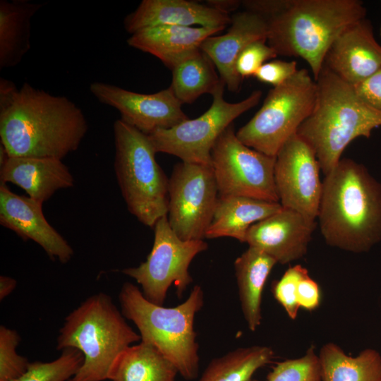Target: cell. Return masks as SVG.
I'll use <instances>...</instances> for the list:
<instances>
[{
  "label": "cell",
  "mask_w": 381,
  "mask_h": 381,
  "mask_svg": "<svg viewBox=\"0 0 381 381\" xmlns=\"http://www.w3.org/2000/svg\"><path fill=\"white\" fill-rule=\"evenodd\" d=\"M242 5L266 20L267 43L277 55L305 60L315 80L333 42L367 14L359 0H247Z\"/></svg>",
  "instance_id": "1"
},
{
  "label": "cell",
  "mask_w": 381,
  "mask_h": 381,
  "mask_svg": "<svg viewBox=\"0 0 381 381\" xmlns=\"http://www.w3.org/2000/svg\"><path fill=\"white\" fill-rule=\"evenodd\" d=\"M87 131V121L77 104L28 83L0 111L1 145L9 157L62 160L78 150Z\"/></svg>",
  "instance_id": "2"
},
{
  "label": "cell",
  "mask_w": 381,
  "mask_h": 381,
  "mask_svg": "<svg viewBox=\"0 0 381 381\" xmlns=\"http://www.w3.org/2000/svg\"><path fill=\"white\" fill-rule=\"evenodd\" d=\"M317 219L329 246L368 252L381 241V183L362 164L341 158L322 180Z\"/></svg>",
  "instance_id": "3"
},
{
  "label": "cell",
  "mask_w": 381,
  "mask_h": 381,
  "mask_svg": "<svg viewBox=\"0 0 381 381\" xmlns=\"http://www.w3.org/2000/svg\"><path fill=\"white\" fill-rule=\"evenodd\" d=\"M315 81L313 109L296 134L313 150L326 176L353 140L369 138L373 131L381 126V111L365 103L353 86L324 66Z\"/></svg>",
  "instance_id": "4"
},
{
  "label": "cell",
  "mask_w": 381,
  "mask_h": 381,
  "mask_svg": "<svg viewBox=\"0 0 381 381\" xmlns=\"http://www.w3.org/2000/svg\"><path fill=\"white\" fill-rule=\"evenodd\" d=\"M125 318L112 298L102 292L86 298L66 317L56 349L73 348L84 356L79 370L68 381L109 380L118 356L141 340Z\"/></svg>",
  "instance_id": "5"
},
{
  "label": "cell",
  "mask_w": 381,
  "mask_h": 381,
  "mask_svg": "<svg viewBox=\"0 0 381 381\" xmlns=\"http://www.w3.org/2000/svg\"><path fill=\"white\" fill-rule=\"evenodd\" d=\"M203 296L201 286L196 285L183 303L166 308L147 300L130 282L122 285L119 295L121 311L137 327L141 341L159 349L188 380L198 375V344L193 323L203 306Z\"/></svg>",
  "instance_id": "6"
},
{
  "label": "cell",
  "mask_w": 381,
  "mask_h": 381,
  "mask_svg": "<svg viewBox=\"0 0 381 381\" xmlns=\"http://www.w3.org/2000/svg\"><path fill=\"white\" fill-rule=\"evenodd\" d=\"M114 171L129 212L154 227L168 213L169 179L157 163L148 135L121 119L114 123Z\"/></svg>",
  "instance_id": "7"
},
{
  "label": "cell",
  "mask_w": 381,
  "mask_h": 381,
  "mask_svg": "<svg viewBox=\"0 0 381 381\" xmlns=\"http://www.w3.org/2000/svg\"><path fill=\"white\" fill-rule=\"evenodd\" d=\"M317 93L316 81L306 68L268 92L262 107L236 133L246 145L276 157L310 116Z\"/></svg>",
  "instance_id": "8"
},
{
  "label": "cell",
  "mask_w": 381,
  "mask_h": 381,
  "mask_svg": "<svg viewBox=\"0 0 381 381\" xmlns=\"http://www.w3.org/2000/svg\"><path fill=\"white\" fill-rule=\"evenodd\" d=\"M222 80L211 95L210 107L199 117L181 122L168 129H157L148 135L156 151L179 157L181 162L211 165V151L219 136L234 119L255 107L262 97L253 91L243 100H225Z\"/></svg>",
  "instance_id": "9"
},
{
  "label": "cell",
  "mask_w": 381,
  "mask_h": 381,
  "mask_svg": "<svg viewBox=\"0 0 381 381\" xmlns=\"http://www.w3.org/2000/svg\"><path fill=\"white\" fill-rule=\"evenodd\" d=\"M275 160L276 157L243 144L231 124L211 151L219 197L241 196L279 202L274 182Z\"/></svg>",
  "instance_id": "10"
},
{
  "label": "cell",
  "mask_w": 381,
  "mask_h": 381,
  "mask_svg": "<svg viewBox=\"0 0 381 381\" xmlns=\"http://www.w3.org/2000/svg\"><path fill=\"white\" fill-rule=\"evenodd\" d=\"M153 228L154 243L146 260L121 272L141 286L147 300L163 306L172 284L181 297L192 283L190 264L198 254L207 249L208 245L203 240L181 239L171 229L167 216L161 217Z\"/></svg>",
  "instance_id": "11"
},
{
  "label": "cell",
  "mask_w": 381,
  "mask_h": 381,
  "mask_svg": "<svg viewBox=\"0 0 381 381\" xmlns=\"http://www.w3.org/2000/svg\"><path fill=\"white\" fill-rule=\"evenodd\" d=\"M169 225L182 240H203L214 215L219 193L211 165L181 162L168 186Z\"/></svg>",
  "instance_id": "12"
},
{
  "label": "cell",
  "mask_w": 381,
  "mask_h": 381,
  "mask_svg": "<svg viewBox=\"0 0 381 381\" xmlns=\"http://www.w3.org/2000/svg\"><path fill=\"white\" fill-rule=\"evenodd\" d=\"M320 171L311 147L297 134L290 138L277 154L274 165L281 205L316 219L322 190Z\"/></svg>",
  "instance_id": "13"
},
{
  "label": "cell",
  "mask_w": 381,
  "mask_h": 381,
  "mask_svg": "<svg viewBox=\"0 0 381 381\" xmlns=\"http://www.w3.org/2000/svg\"><path fill=\"white\" fill-rule=\"evenodd\" d=\"M90 90L101 103L116 109L121 120L147 135L157 129L171 128L189 119L170 87L143 94L107 83L93 82Z\"/></svg>",
  "instance_id": "14"
},
{
  "label": "cell",
  "mask_w": 381,
  "mask_h": 381,
  "mask_svg": "<svg viewBox=\"0 0 381 381\" xmlns=\"http://www.w3.org/2000/svg\"><path fill=\"white\" fill-rule=\"evenodd\" d=\"M315 219L293 209L278 212L252 225L246 234L248 246L258 248L285 265L302 258L313 231Z\"/></svg>",
  "instance_id": "15"
},
{
  "label": "cell",
  "mask_w": 381,
  "mask_h": 381,
  "mask_svg": "<svg viewBox=\"0 0 381 381\" xmlns=\"http://www.w3.org/2000/svg\"><path fill=\"white\" fill-rule=\"evenodd\" d=\"M42 203L28 196L13 193L6 184L0 185V224L23 241L37 243L52 260L68 262L73 250L46 219Z\"/></svg>",
  "instance_id": "16"
},
{
  "label": "cell",
  "mask_w": 381,
  "mask_h": 381,
  "mask_svg": "<svg viewBox=\"0 0 381 381\" xmlns=\"http://www.w3.org/2000/svg\"><path fill=\"white\" fill-rule=\"evenodd\" d=\"M323 66L351 86L380 70L381 45L370 21L365 18L345 29L329 47Z\"/></svg>",
  "instance_id": "17"
},
{
  "label": "cell",
  "mask_w": 381,
  "mask_h": 381,
  "mask_svg": "<svg viewBox=\"0 0 381 381\" xmlns=\"http://www.w3.org/2000/svg\"><path fill=\"white\" fill-rule=\"evenodd\" d=\"M229 30L219 36H210L200 49L211 59L228 90L237 92L243 78L236 70L237 59L250 43L266 40L267 25L260 14L245 10L231 16Z\"/></svg>",
  "instance_id": "18"
},
{
  "label": "cell",
  "mask_w": 381,
  "mask_h": 381,
  "mask_svg": "<svg viewBox=\"0 0 381 381\" xmlns=\"http://www.w3.org/2000/svg\"><path fill=\"white\" fill-rule=\"evenodd\" d=\"M230 23L229 14L186 0H143L123 20L125 30L131 35L159 25H198L221 31Z\"/></svg>",
  "instance_id": "19"
},
{
  "label": "cell",
  "mask_w": 381,
  "mask_h": 381,
  "mask_svg": "<svg viewBox=\"0 0 381 381\" xmlns=\"http://www.w3.org/2000/svg\"><path fill=\"white\" fill-rule=\"evenodd\" d=\"M1 183H13L28 197L44 203L57 190L74 185V178L61 159L8 157L0 165Z\"/></svg>",
  "instance_id": "20"
},
{
  "label": "cell",
  "mask_w": 381,
  "mask_h": 381,
  "mask_svg": "<svg viewBox=\"0 0 381 381\" xmlns=\"http://www.w3.org/2000/svg\"><path fill=\"white\" fill-rule=\"evenodd\" d=\"M219 32L205 27L159 25L143 29L127 40L129 46L158 58L171 70L200 49L204 40Z\"/></svg>",
  "instance_id": "21"
},
{
  "label": "cell",
  "mask_w": 381,
  "mask_h": 381,
  "mask_svg": "<svg viewBox=\"0 0 381 381\" xmlns=\"http://www.w3.org/2000/svg\"><path fill=\"white\" fill-rule=\"evenodd\" d=\"M279 202L241 196L219 197L206 238L231 237L246 242L247 232L254 224L278 212Z\"/></svg>",
  "instance_id": "22"
},
{
  "label": "cell",
  "mask_w": 381,
  "mask_h": 381,
  "mask_svg": "<svg viewBox=\"0 0 381 381\" xmlns=\"http://www.w3.org/2000/svg\"><path fill=\"white\" fill-rule=\"evenodd\" d=\"M277 263L272 257L250 246L234 262L242 312L248 327L252 332L255 331L260 325L263 289Z\"/></svg>",
  "instance_id": "23"
},
{
  "label": "cell",
  "mask_w": 381,
  "mask_h": 381,
  "mask_svg": "<svg viewBox=\"0 0 381 381\" xmlns=\"http://www.w3.org/2000/svg\"><path fill=\"white\" fill-rule=\"evenodd\" d=\"M42 4L0 1V68L18 65L30 49L31 21Z\"/></svg>",
  "instance_id": "24"
},
{
  "label": "cell",
  "mask_w": 381,
  "mask_h": 381,
  "mask_svg": "<svg viewBox=\"0 0 381 381\" xmlns=\"http://www.w3.org/2000/svg\"><path fill=\"white\" fill-rule=\"evenodd\" d=\"M178 370L153 345L142 341L126 349L115 361L111 381H174Z\"/></svg>",
  "instance_id": "25"
},
{
  "label": "cell",
  "mask_w": 381,
  "mask_h": 381,
  "mask_svg": "<svg viewBox=\"0 0 381 381\" xmlns=\"http://www.w3.org/2000/svg\"><path fill=\"white\" fill-rule=\"evenodd\" d=\"M322 381H381V355L365 349L355 357L329 342L320 350Z\"/></svg>",
  "instance_id": "26"
},
{
  "label": "cell",
  "mask_w": 381,
  "mask_h": 381,
  "mask_svg": "<svg viewBox=\"0 0 381 381\" xmlns=\"http://www.w3.org/2000/svg\"><path fill=\"white\" fill-rule=\"evenodd\" d=\"M215 66L200 49L178 63L171 71L169 86L179 101L191 104L200 96L212 95L222 81Z\"/></svg>",
  "instance_id": "27"
},
{
  "label": "cell",
  "mask_w": 381,
  "mask_h": 381,
  "mask_svg": "<svg viewBox=\"0 0 381 381\" xmlns=\"http://www.w3.org/2000/svg\"><path fill=\"white\" fill-rule=\"evenodd\" d=\"M273 358L274 351L269 346L238 348L212 360L199 381H251L255 371Z\"/></svg>",
  "instance_id": "28"
},
{
  "label": "cell",
  "mask_w": 381,
  "mask_h": 381,
  "mask_svg": "<svg viewBox=\"0 0 381 381\" xmlns=\"http://www.w3.org/2000/svg\"><path fill=\"white\" fill-rule=\"evenodd\" d=\"M49 362H30L27 370L14 381H68L81 367L84 356L79 350L67 348Z\"/></svg>",
  "instance_id": "29"
},
{
  "label": "cell",
  "mask_w": 381,
  "mask_h": 381,
  "mask_svg": "<svg viewBox=\"0 0 381 381\" xmlns=\"http://www.w3.org/2000/svg\"><path fill=\"white\" fill-rule=\"evenodd\" d=\"M266 381H322L320 358L314 346H311L301 358L277 363Z\"/></svg>",
  "instance_id": "30"
},
{
  "label": "cell",
  "mask_w": 381,
  "mask_h": 381,
  "mask_svg": "<svg viewBox=\"0 0 381 381\" xmlns=\"http://www.w3.org/2000/svg\"><path fill=\"white\" fill-rule=\"evenodd\" d=\"M19 334L4 325L0 327V381H14L28 369L30 362L19 355L16 348Z\"/></svg>",
  "instance_id": "31"
},
{
  "label": "cell",
  "mask_w": 381,
  "mask_h": 381,
  "mask_svg": "<svg viewBox=\"0 0 381 381\" xmlns=\"http://www.w3.org/2000/svg\"><path fill=\"white\" fill-rule=\"evenodd\" d=\"M308 270L300 265L290 267L280 279L274 281L272 291L274 298L280 303L288 316L295 320L300 306L297 300L298 286Z\"/></svg>",
  "instance_id": "32"
},
{
  "label": "cell",
  "mask_w": 381,
  "mask_h": 381,
  "mask_svg": "<svg viewBox=\"0 0 381 381\" xmlns=\"http://www.w3.org/2000/svg\"><path fill=\"white\" fill-rule=\"evenodd\" d=\"M275 50L266 40H258L248 44L238 56L236 70L243 79L254 77L258 70L269 60L277 56Z\"/></svg>",
  "instance_id": "33"
},
{
  "label": "cell",
  "mask_w": 381,
  "mask_h": 381,
  "mask_svg": "<svg viewBox=\"0 0 381 381\" xmlns=\"http://www.w3.org/2000/svg\"><path fill=\"white\" fill-rule=\"evenodd\" d=\"M296 61L274 59L265 63L254 77L261 83L273 87L282 85L298 71Z\"/></svg>",
  "instance_id": "34"
},
{
  "label": "cell",
  "mask_w": 381,
  "mask_h": 381,
  "mask_svg": "<svg viewBox=\"0 0 381 381\" xmlns=\"http://www.w3.org/2000/svg\"><path fill=\"white\" fill-rule=\"evenodd\" d=\"M353 87L365 103L381 111V68Z\"/></svg>",
  "instance_id": "35"
},
{
  "label": "cell",
  "mask_w": 381,
  "mask_h": 381,
  "mask_svg": "<svg viewBox=\"0 0 381 381\" xmlns=\"http://www.w3.org/2000/svg\"><path fill=\"white\" fill-rule=\"evenodd\" d=\"M320 290L318 283L313 279L308 272L299 282L297 292V300L300 308L307 310L316 309L320 303Z\"/></svg>",
  "instance_id": "36"
},
{
  "label": "cell",
  "mask_w": 381,
  "mask_h": 381,
  "mask_svg": "<svg viewBox=\"0 0 381 381\" xmlns=\"http://www.w3.org/2000/svg\"><path fill=\"white\" fill-rule=\"evenodd\" d=\"M18 90L12 81L4 78H0V111L12 102Z\"/></svg>",
  "instance_id": "37"
},
{
  "label": "cell",
  "mask_w": 381,
  "mask_h": 381,
  "mask_svg": "<svg viewBox=\"0 0 381 381\" xmlns=\"http://www.w3.org/2000/svg\"><path fill=\"white\" fill-rule=\"evenodd\" d=\"M206 4L230 15V13L234 11L242 4V1L236 0H211L207 1Z\"/></svg>",
  "instance_id": "38"
},
{
  "label": "cell",
  "mask_w": 381,
  "mask_h": 381,
  "mask_svg": "<svg viewBox=\"0 0 381 381\" xmlns=\"http://www.w3.org/2000/svg\"><path fill=\"white\" fill-rule=\"evenodd\" d=\"M17 282L12 277L0 276V300L2 301L15 289Z\"/></svg>",
  "instance_id": "39"
},
{
  "label": "cell",
  "mask_w": 381,
  "mask_h": 381,
  "mask_svg": "<svg viewBox=\"0 0 381 381\" xmlns=\"http://www.w3.org/2000/svg\"><path fill=\"white\" fill-rule=\"evenodd\" d=\"M380 36H381V25H380Z\"/></svg>",
  "instance_id": "40"
},
{
  "label": "cell",
  "mask_w": 381,
  "mask_h": 381,
  "mask_svg": "<svg viewBox=\"0 0 381 381\" xmlns=\"http://www.w3.org/2000/svg\"><path fill=\"white\" fill-rule=\"evenodd\" d=\"M252 381V380H251Z\"/></svg>",
  "instance_id": "41"
}]
</instances>
